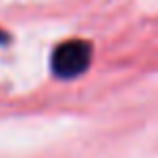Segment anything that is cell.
Masks as SVG:
<instances>
[{"label":"cell","mask_w":158,"mask_h":158,"mask_svg":"<svg viewBox=\"0 0 158 158\" xmlns=\"http://www.w3.org/2000/svg\"><path fill=\"white\" fill-rule=\"evenodd\" d=\"M91 56H93V48H91L89 41H85V39L63 41L52 52V59H50L52 74L61 80L78 78L89 69Z\"/></svg>","instance_id":"1"},{"label":"cell","mask_w":158,"mask_h":158,"mask_svg":"<svg viewBox=\"0 0 158 158\" xmlns=\"http://www.w3.org/2000/svg\"><path fill=\"white\" fill-rule=\"evenodd\" d=\"M0 44H9V35H5V31H0Z\"/></svg>","instance_id":"2"}]
</instances>
